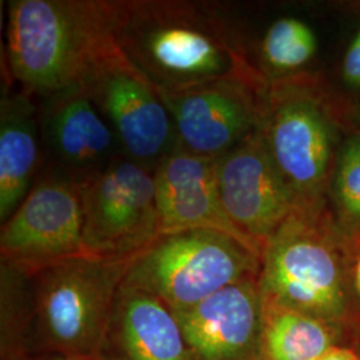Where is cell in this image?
I'll return each mask as SVG.
<instances>
[{"mask_svg":"<svg viewBox=\"0 0 360 360\" xmlns=\"http://www.w3.org/2000/svg\"><path fill=\"white\" fill-rule=\"evenodd\" d=\"M120 0H11L7 65L37 101L79 84L116 46Z\"/></svg>","mask_w":360,"mask_h":360,"instance_id":"2","label":"cell"},{"mask_svg":"<svg viewBox=\"0 0 360 360\" xmlns=\"http://www.w3.org/2000/svg\"><path fill=\"white\" fill-rule=\"evenodd\" d=\"M116 43L160 94L260 75L227 16L210 1L120 0Z\"/></svg>","mask_w":360,"mask_h":360,"instance_id":"1","label":"cell"},{"mask_svg":"<svg viewBox=\"0 0 360 360\" xmlns=\"http://www.w3.org/2000/svg\"><path fill=\"white\" fill-rule=\"evenodd\" d=\"M26 360H102L99 355H83V354H62V352H47L32 355Z\"/></svg>","mask_w":360,"mask_h":360,"instance_id":"22","label":"cell"},{"mask_svg":"<svg viewBox=\"0 0 360 360\" xmlns=\"http://www.w3.org/2000/svg\"><path fill=\"white\" fill-rule=\"evenodd\" d=\"M34 314L32 275L8 262L0 263L1 360H26Z\"/></svg>","mask_w":360,"mask_h":360,"instance_id":"18","label":"cell"},{"mask_svg":"<svg viewBox=\"0 0 360 360\" xmlns=\"http://www.w3.org/2000/svg\"><path fill=\"white\" fill-rule=\"evenodd\" d=\"M318 360H360L359 356L348 348L333 347Z\"/></svg>","mask_w":360,"mask_h":360,"instance_id":"23","label":"cell"},{"mask_svg":"<svg viewBox=\"0 0 360 360\" xmlns=\"http://www.w3.org/2000/svg\"><path fill=\"white\" fill-rule=\"evenodd\" d=\"M219 193L233 226L263 251L295 211V196L271 156L262 129L215 160Z\"/></svg>","mask_w":360,"mask_h":360,"instance_id":"11","label":"cell"},{"mask_svg":"<svg viewBox=\"0 0 360 360\" xmlns=\"http://www.w3.org/2000/svg\"><path fill=\"white\" fill-rule=\"evenodd\" d=\"M336 334L321 319L264 300L262 360L321 359L335 347Z\"/></svg>","mask_w":360,"mask_h":360,"instance_id":"17","label":"cell"},{"mask_svg":"<svg viewBox=\"0 0 360 360\" xmlns=\"http://www.w3.org/2000/svg\"><path fill=\"white\" fill-rule=\"evenodd\" d=\"M264 300L259 276L174 311L196 360H262Z\"/></svg>","mask_w":360,"mask_h":360,"instance_id":"13","label":"cell"},{"mask_svg":"<svg viewBox=\"0 0 360 360\" xmlns=\"http://www.w3.org/2000/svg\"><path fill=\"white\" fill-rule=\"evenodd\" d=\"M82 188L89 255L132 257L160 233L154 171L119 155Z\"/></svg>","mask_w":360,"mask_h":360,"instance_id":"9","label":"cell"},{"mask_svg":"<svg viewBox=\"0 0 360 360\" xmlns=\"http://www.w3.org/2000/svg\"><path fill=\"white\" fill-rule=\"evenodd\" d=\"M43 165L38 101L7 82L0 103V221L22 205Z\"/></svg>","mask_w":360,"mask_h":360,"instance_id":"16","label":"cell"},{"mask_svg":"<svg viewBox=\"0 0 360 360\" xmlns=\"http://www.w3.org/2000/svg\"><path fill=\"white\" fill-rule=\"evenodd\" d=\"M79 84L111 126L124 158L155 171L178 148L167 105L117 43Z\"/></svg>","mask_w":360,"mask_h":360,"instance_id":"7","label":"cell"},{"mask_svg":"<svg viewBox=\"0 0 360 360\" xmlns=\"http://www.w3.org/2000/svg\"><path fill=\"white\" fill-rule=\"evenodd\" d=\"M260 257L224 232H163L132 257L123 284L146 290L172 311H181L227 285L259 276Z\"/></svg>","mask_w":360,"mask_h":360,"instance_id":"5","label":"cell"},{"mask_svg":"<svg viewBox=\"0 0 360 360\" xmlns=\"http://www.w3.org/2000/svg\"><path fill=\"white\" fill-rule=\"evenodd\" d=\"M333 199L342 227L360 233V134L343 144L333 180Z\"/></svg>","mask_w":360,"mask_h":360,"instance_id":"20","label":"cell"},{"mask_svg":"<svg viewBox=\"0 0 360 360\" xmlns=\"http://www.w3.org/2000/svg\"><path fill=\"white\" fill-rule=\"evenodd\" d=\"M82 183L41 166L35 184L0 231V257L35 274L70 257L89 255L83 240Z\"/></svg>","mask_w":360,"mask_h":360,"instance_id":"8","label":"cell"},{"mask_svg":"<svg viewBox=\"0 0 360 360\" xmlns=\"http://www.w3.org/2000/svg\"><path fill=\"white\" fill-rule=\"evenodd\" d=\"M318 51L314 30L295 16L275 19L263 34L259 47L260 63L270 83L296 77Z\"/></svg>","mask_w":360,"mask_h":360,"instance_id":"19","label":"cell"},{"mask_svg":"<svg viewBox=\"0 0 360 360\" xmlns=\"http://www.w3.org/2000/svg\"><path fill=\"white\" fill-rule=\"evenodd\" d=\"M269 83L260 75L223 77L191 90L160 94L178 147L218 159L262 129Z\"/></svg>","mask_w":360,"mask_h":360,"instance_id":"10","label":"cell"},{"mask_svg":"<svg viewBox=\"0 0 360 360\" xmlns=\"http://www.w3.org/2000/svg\"><path fill=\"white\" fill-rule=\"evenodd\" d=\"M355 287H356L360 296V257L356 263V270H355Z\"/></svg>","mask_w":360,"mask_h":360,"instance_id":"24","label":"cell"},{"mask_svg":"<svg viewBox=\"0 0 360 360\" xmlns=\"http://www.w3.org/2000/svg\"><path fill=\"white\" fill-rule=\"evenodd\" d=\"M262 131L300 210L322 208L334 135L322 104L296 77L270 83Z\"/></svg>","mask_w":360,"mask_h":360,"instance_id":"6","label":"cell"},{"mask_svg":"<svg viewBox=\"0 0 360 360\" xmlns=\"http://www.w3.org/2000/svg\"><path fill=\"white\" fill-rule=\"evenodd\" d=\"M132 257H70L32 275L28 358L62 352L99 355Z\"/></svg>","mask_w":360,"mask_h":360,"instance_id":"3","label":"cell"},{"mask_svg":"<svg viewBox=\"0 0 360 360\" xmlns=\"http://www.w3.org/2000/svg\"><path fill=\"white\" fill-rule=\"evenodd\" d=\"M215 160L178 147L155 168L160 233L196 229L215 230L231 235L262 257V248L233 226L223 208Z\"/></svg>","mask_w":360,"mask_h":360,"instance_id":"14","label":"cell"},{"mask_svg":"<svg viewBox=\"0 0 360 360\" xmlns=\"http://www.w3.org/2000/svg\"><path fill=\"white\" fill-rule=\"evenodd\" d=\"M322 208H296L263 247L259 285L263 299L330 324L347 315L342 257Z\"/></svg>","mask_w":360,"mask_h":360,"instance_id":"4","label":"cell"},{"mask_svg":"<svg viewBox=\"0 0 360 360\" xmlns=\"http://www.w3.org/2000/svg\"><path fill=\"white\" fill-rule=\"evenodd\" d=\"M43 165L80 183L122 155L115 134L82 84L39 101Z\"/></svg>","mask_w":360,"mask_h":360,"instance_id":"12","label":"cell"},{"mask_svg":"<svg viewBox=\"0 0 360 360\" xmlns=\"http://www.w3.org/2000/svg\"><path fill=\"white\" fill-rule=\"evenodd\" d=\"M102 360H196L174 311L154 294L122 283L103 346Z\"/></svg>","mask_w":360,"mask_h":360,"instance_id":"15","label":"cell"},{"mask_svg":"<svg viewBox=\"0 0 360 360\" xmlns=\"http://www.w3.org/2000/svg\"><path fill=\"white\" fill-rule=\"evenodd\" d=\"M342 75L348 87L360 89V31L345 55Z\"/></svg>","mask_w":360,"mask_h":360,"instance_id":"21","label":"cell"}]
</instances>
